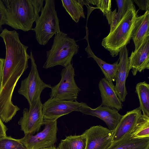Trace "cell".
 Returning a JSON list of instances; mask_svg holds the SVG:
<instances>
[{
	"label": "cell",
	"mask_w": 149,
	"mask_h": 149,
	"mask_svg": "<svg viewBox=\"0 0 149 149\" xmlns=\"http://www.w3.org/2000/svg\"><path fill=\"white\" fill-rule=\"evenodd\" d=\"M6 57L0 89V118L3 122L10 121L20 109L12 102L13 93L17 82L28 68L30 55L28 47L17 42L5 44Z\"/></svg>",
	"instance_id": "6da1fadb"
},
{
	"label": "cell",
	"mask_w": 149,
	"mask_h": 149,
	"mask_svg": "<svg viewBox=\"0 0 149 149\" xmlns=\"http://www.w3.org/2000/svg\"><path fill=\"white\" fill-rule=\"evenodd\" d=\"M6 9L5 24L24 31L32 30L39 17L44 0H2Z\"/></svg>",
	"instance_id": "7a4b0ae2"
},
{
	"label": "cell",
	"mask_w": 149,
	"mask_h": 149,
	"mask_svg": "<svg viewBox=\"0 0 149 149\" xmlns=\"http://www.w3.org/2000/svg\"><path fill=\"white\" fill-rule=\"evenodd\" d=\"M137 13L136 8L129 9L114 29L103 39L102 45L112 57L118 56L120 49L130 43Z\"/></svg>",
	"instance_id": "3957f363"
},
{
	"label": "cell",
	"mask_w": 149,
	"mask_h": 149,
	"mask_svg": "<svg viewBox=\"0 0 149 149\" xmlns=\"http://www.w3.org/2000/svg\"><path fill=\"white\" fill-rule=\"evenodd\" d=\"M79 48L76 40L67 34L62 31L56 33L51 49L46 52V60L43 68L47 69L56 65L65 68L71 63Z\"/></svg>",
	"instance_id": "277c9868"
},
{
	"label": "cell",
	"mask_w": 149,
	"mask_h": 149,
	"mask_svg": "<svg viewBox=\"0 0 149 149\" xmlns=\"http://www.w3.org/2000/svg\"><path fill=\"white\" fill-rule=\"evenodd\" d=\"M41 15L36 21V38L41 45H45L54 35L61 31L59 20L56 10L54 0H45Z\"/></svg>",
	"instance_id": "5b68a950"
},
{
	"label": "cell",
	"mask_w": 149,
	"mask_h": 149,
	"mask_svg": "<svg viewBox=\"0 0 149 149\" xmlns=\"http://www.w3.org/2000/svg\"><path fill=\"white\" fill-rule=\"evenodd\" d=\"M74 69L72 63L63 69L61 72V79L57 84L52 86L49 93L51 98L62 100H77L81 91L75 81Z\"/></svg>",
	"instance_id": "8992f818"
},
{
	"label": "cell",
	"mask_w": 149,
	"mask_h": 149,
	"mask_svg": "<svg viewBox=\"0 0 149 149\" xmlns=\"http://www.w3.org/2000/svg\"><path fill=\"white\" fill-rule=\"evenodd\" d=\"M30 59L31 62V70L28 76L21 81L18 93L27 100L29 106H31L40 97L42 91L46 88H51V86L44 83L40 77L32 51Z\"/></svg>",
	"instance_id": "52a82bcc"
},
{
	"label": "cell",
	"mask_w": 149,
	"mask_h": 149,
	"mask_svg": "<svg viewBox=\"0 0 149 149\" xmlns=\"http://www.w3.org/2000/svg\"><path fill=\"white\" fill-rule=\"evenodd\" d=\"M57 120L44 119V129L35 135L25 134L19 139L27 149H44L54 146L56 141Z\"/></svg>",
	"instance_id": "ba28073f"
},
{
	"label": "cell",
	"mask_w": 149,
	"mask_h": 149,
	"mask_svg": "<svg viewBox=\"0 0 149 149\" xmlns=\"http://www.w3.org/2000/svg\"><path fill=\"white\" fill-rule=\"evenodd\" d=\"M42 105L40 97L29 106V109L25 108L23 109V116L18 124L25 134H33L43 125Z\"/></svg>",
	"instance_id": "9c48e42d"
},
{
	"label": "cell",
	"mask_w": 149,
	"mask_h": 149,
	"mask_svg": "<svg viewBox=\"0 0 149 149\" xmlns=\"http://www.w3.org/2000/svg\"><path fill=\"white\" fill-rule=\"evenodd\" d=\"M81 104L77 100H62L50 97L42 105L43 119L54 120L73 111L80 112Z\"/></svg>",
	"instance_id": "30bf717a"
},
{
	"label": "cell",
	"mask_w": 149,
	"mask_h": 149,
	"mask_svg": "<svg viewBox=\"0 0 149 149\" xmlns=\"http://www.w3.org/2000/svg\"><path fill=\"white\" fill-rule=\"evenodd\" d=\"M113 132L101 125L91 127L84 132L87 138L86 149H108L113 142Z\"/></svg>",
	"instance_id": "8fae6325"
},
{
	"label": "cell",
	"mask_w": 149,
	"mask_h": 149,
	"mask_svg": "<svg viewBox=\"0 0 149 149\" xmlns=\"http://www.w3.org/2000/svg\"><path fill=\"white\" fill-rule=\"evenodd\" d=\"M80 112L83 114L91 115L97 117L103 121L109 129L113 130L116 127L122 116L118 111L109 107L100 105L93 109L86 103L81 102Z\"/></svg>",
	"instance_id": "7c38bea8"
},
{
	"label": "cell",
	"mask_w": 149,
	"mask_h": 149,
	"mask_svg": "<svg viewBox=\"0 0 149 149\" xmlns=\"http://www.w3.org/2000/svg\"><path fill=\"white\" fill-rule=\"evenodd\" d=\"M119 54V67L114 86L117 95L122 102L125 101L127 94L125 83L130 70L128 66V51L126 46L120 49Z\"/></svg>",
	"instance_id": "4fadbf2b"
},
{
	"label": "cell",
	"mask_w": 149,
	"mask_h": 149,
	"mask_svg": "<svg viewBox=\"0 0 149 149\" xmlns=\"http://www.w3.org/2000/svg\"><path fill=\"white\" fill-rule=\"evenodd\" d=\"M128 66L133 75L136 76L146 69H149V37L146 38L140 47L132 51L128 57Z\"/></svg>",
	"instance_id": "5bb4252c"
},
{
	"label": "cell",
	"mask_w": 149,
	"mask_h": 149,
	"mask_svg": "<svg viewBox=\"0 0 149 149\" xmlns=\"http://www.w3.org/2000/svg\"><path fill=\"white\" fill-rule=\"evenodd\" d=\"M142 113L139 107L127 111L122 116L115 129L113 130V142L120 139L128 134H131Z\"/></svg>",
	"instance_id": "9a60e30c"
},
{
	"label": "cell",
	"mask_w": 149,
	"mask_h": 149,
	"mask_svg": "<svg viewBox=\"0 0 149 149\" xmlns=\"http://www.w3.org/2000/svg\"><path fill=\"white\" fill-rule=\"evenodd\" d=\"M98 87L102 99L101 105L118 111L122 109V103L117 95L112 81L103 78L100 81Z\"/></svg>",
	"instance_id": "2e32d148"
},
{
	"label": "cell",
	"mask_w": 149,
	"mask_h": 149,
	"mask_svg": "<svg viewBox=\"0 0 149 149\" xmlns=\"http://www.w3.org/2000/svg\"><path fill=\"white\" fill-rule=\"evenodd\" d=\"M149 11H146L144 13L136 17L131 39L135 46L134 50L137 49L145 39L149 37Z\"/></svg>",
	"instance_id": "e0dca14e"
},
{
	"label": "cell",
	"mask_w": 149,
	"mask_h": 149,
	"mask_svg": "<svg viewBox=\"0 0 149 149\" xmlns=\"http://www.w3.org/2000/svg\"><path fill=\"white\" fill-rule=\"evenodd\" d=\"M86 39L88 45L85 50L88 55V58H92L96 62L101 69L105 76V78L108 81L114 82L117 77L119 67V60L113 64L106 63L96 56L92 51L90 46L88 40V33L86 32Z\"/></svg>",
	"instance_id": "ac0fdd59"
},
{
	"label": "cell",
	"mask_w": 149,
	"mask_h": 149,
	"mask_svg": "<svg viewBox=\"0 0 149 149\" xmlns=\"http://www.w3.org/2000/svg\"><path fill=\"white\" fill-rule=\"evenodd\" d=\"M108 149H149V137L134 139L130 133L113 142Z\"/></svg>",
	"instance_id": "d6986e66"
},
{
	"label": "cell",
	"mask_w": 149,
	"mask_h": 149,
	"mask_svg": "<svg viewBox=\"0 0 149 149\" xmlns=\"http://www.w3.org/2000/svg\"><path fill=\"white\" fill-rule=\"evenodd\" d=\"M63 7L72 19L78 23L81 17L85 18L83 0H62Z\"/></svg>",
	"instance_id": "ffe728a7"
},
{
	"label": "cell",
	"mask_w": 149,
	"mask_h": 149,
	"mask_svg": "<svg viewBox=\"0 0 149 149\" xmlns=\"http://www.w3.org/2000/svg\"><path fill=\"white\" fill-rule=\"evenodd\" d=\"M135 92L139 98V107L142 114L149 116V84L146 81L137 83Z\"/></svg>",
	"instance_id": "44dd1931"
},
{
	"label": "cell",
	"mask_w": 149,
	"mask_h": 149,
	"mask_svg": "<svg viewBox=\"0 0 149 149\" xmlns=\"http://www.w3.org/2000/svg\"><path fill=\"white\" fill-rule=\"evenodd\" d=\"M87 138L84 133L81 135H70L61 140L57 149H86Z\"/></svg>",
	"instance_id": "7402d4cb"
},
{
	"label": "cell",
	"mask_w": 149,
	"mask_h": 149,
	"mask_svg": "<svg viewBox=\"0 0 149 149\" xmlns=\"http://www.w3.org/2000/svg\"><path fill=\"white\" fill-rule=\"evenodd\" d=\"M131 136L134 139L149 137V116L141 114Z\"/></svg>",
	"instance_id": "603a6c76"
},
{
	"label": "cell",
	"mask_w": 149,
	"mask_h": 149,
	"mask_svg": "<svg viewBox=\"0 0 149 149\" xmlns=\"http://www.w3.org/2000/svg\"><path fill=\"white\" fill-rule=\"evenodd\" d=\"M0 149H27L19 139L10 136L0 138Z\"/></svg>",
	"instance_id": "cb8c5ba5"
},
{
	"label": "cell",
	"mask_w": 149,
	"mask_h": 149,
	"mask_svg": "<svg viewBox=\"0 0 149 149\" xmlns=\"http://www.w3.org/2000/svg\"><path fill=\"white\" fill-rule=\"evenodd\" d=\"M116 1L118 7L117 13L118 23L129 9L136 8L132 0H116Z\"/></svg>",
	"instance_id": "d4e9b609"
},
{
	"label": "cell",
	"mask_w": 149,
	"mask_h": 149,
	"mask_svg": "<svg viewBox=\"0 0 149 149\" xmlns=\"http://www.w3.org/2000/svg\"><path fill=\"white\" fill-rule=\"evenodd\" d=\"M111 0H94V5L96 6L95 9H99L105 16L108 22L111 12Z\"/></svg>",
	"instance_id": "484cf974"
},
{
	"label": "cell",
	"mask_w": 149,
	"mask_h": 149,
	"mask_svg": "<svg viewBox=\"0 0 149 149\" xmlns=\"http://www.w3.org/2000/svg\"><path fill=\"white\" fill-rule=\"evenodd\" d=\"M6 19V9L2 0H0V31L3 29L2 26L5 24Z\"/></svg>",
	"instance_id": "4316f807"
},
{
	"label": "cell",
	"mask_w": 149,
	"mask_h": 149,
	"mask_svg": "<svg viewBox=\"0 0 149 149\" xmlns=\"http://www.w3.org/2000/svg\"><path fill=\"white\" fill-rule=\"evenodd\" d=\"M108 23L110 25V32H111L114 29L118 23L117 13L116 9L111 11Z\"/></svg>",
	"instance_id": "83f0119b"
},
{
	"label": "cell",
	"mask_w": 149,
	"mask_h": 149,
	"mask_svg": "<svg viewBox=\"0 0 149 149\" xmlns=\"http://www.w3.org/2000/svg\"><path fill=\"white\" fill-rule=\"evenodd\" d=\"M139 7V9L142 10H149V0H133Z\"/></svg>",
	"instance_id": "f1b7e54d"
},
{
	"label": "cell",
	"mask_w": 149,
	"mask_h": 149,
	"mask_svg": "<svg viewBox=\"0 0 149 149\" xmlns=\"http://www.w3.org/2000/svg\"><path fill=\"white\" fill-rule=\"evenodd\" d=\"M7 130L6 127L0 118V138L7 136L6 133Z\"/></svg>",
	"instance_id": "f546056e"
},
{
	"label": "cell",
	"mask_w": 149,
	"mask_h": 149,
	"mask_svg": "<svg viewBox=\"0 0 149 149\" xmlns=\"http://www.w3.org/2000/svg\"><path fill=\"white\" fill-rule=\"evenodd\" d=\"M5 59L0 58V89L2 79L3 68Z\"/></svg>",
	"instance_id": "4dcf8cb0"
},
{
	"label": "cell",
	"mask_w": 149,
	"mask_h": 149,
	"mask_svg": "<svg viewBox=\"0 0 149 149\" xmlns=\"http://www.w3.org/2000/svg\"><path fill=\"white\" fill-rule=\"evenodd\" d=\"M44 149H57L56 147L54 146L48 147L47 148H45Z\"/></svg>",
	"instance_id": "1f68e13d"
},
{
	"label": "cell",
	"mask_w": 149,
	"mask_h": 149,
	"mask_svg": "<svg viewBox=\"0 0 149 149\" xmlns=\"http://www.w3.org/2000/svg\"></svg>",
	"instance_id": "d6a6232c"
}]
</instances>
